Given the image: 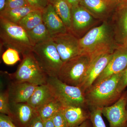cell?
I'll use <instances>...</instances> for the list:
<instances>
[{
  "instance_id": "11",
  "label": "cell",
  "mask_w": 127,
  "mask_h": 127,
  "mask_svg": "<svg viewBox=\"0 0 127 127\" xmlns=\"http://www.w3.org/2000/svg\"><path fill=\"white\" fill-rule=\"evenodd\" d=\"M127 91H124L117 101L102 108V114L107 119L109 127H127Z\"/></svg>"
},
{
  "instance_id": "29",
  "label": "cell",
  "mask_w": 127,
  "mask_h": 127,
  "mask_svg": "<svg viewBox=\"0 0 127 127\" xmlns=\"http://www.w3.org/2000/svg\"><path fill=\"white\" fill-rule=\"evenodd\" d=\"M52 119L55 127H69L61 110L57 113Z\"/></svg>"
},
{
  "instance_id": "8",
  "label": "cell",
  "mask_w": 127,
  "mask_h": 127,
  "mask_svg": "<svg viewBox=\"0 0 127 127\" xmlns=\"http://www.w3.org/2000/svg\"><path fill=\"white\" fill-rule=\"evenodd\" d=\"M71 26L70 32L78 39L101 22L80 4L71 8Z\"/></svg>"
},
{
  "instance_id": "16",
  "label": "cell",
  "mask_w": 127,
  "mask_h": 127,
  "mask_svg": "<svg viewBox=\"0 0 127 127\" xmlns=\"http://www.w3.org/2000/svg\"><path fill=\"white\" fill-rule=\"evenodd\" d=\"M42 16L43 23L52 38L68 32L51 3L42 11Z\"/></svg>"
},
{
  "instance_id": "9",
  "label": "cell",
  "mask_w": 127,
  "mask_h": 127,
  "mask_svg": "<svg viewBox=\"0 0 127 127\" xmlns=\"http://www.w3.org/2000/svg\"><path fill=\"white\" fill-rule=\"evenodd\" d=\"M107 21L113 30L117 43L123 45L127 37V0L118 4Z\"/></svg>"
},
{
  "instance_id": "33",
  "label": "cell",
  "mask_w": 127,
  "mask_h": 127,
  "mask_svg": "<svg viewBox=\"0 0 127 127\" xmlns=\"http://www.w3.org/2000/svg\"><path fill=\"white\" fill-rule=\"evenodd\" d=\"M26 127H44L43 121L38 114L32 119Z\"/></svg>"
},
{
  "instance_id": "37",
  "label": "cell",
  "mask_w": 127,
  "mask_h": 127,
  "mask_svg": "<svg viewBox=\"0 0 127 127\" xmlns=\"http://www.w3.org/2000/svg\"><path fill=\"white\" fill-rule=\"evenodd\" d=\"M6 0H0V12L4 10L5 7Z\"/></svg>"
},
{
  "instance_id": "34",
  "label": "cell",
  "mask_w": 127,
  "mask_h": 127,
  "mask_svg": "<svg viewBox=\"0 0 127 127\" xmlns=\"http://www.w3.org/2000/svg\"><path fill=\"white\" fill-rule=\"evenodd\" d=\"M72 7L79 5L81 0H66Z\"/></svg>"
},
{
  "instance_id": "13",
  "label": "cell",
  "mask_w": 127,
  "mask_h": 127,
  "mask_svg": "<svg viewBox=\"0 0 127 127\" xmlns=\"http://www.w3.org/2000/svg\"><path fill=\"white\" fill-rule=\"evenodd\" d=\"M113 53H103L91 60L84 81L80 86L85 92L104 70L112 58Z\"/></svg>"
},
{
  "instance_id": "32",
  "label": "cell",
  "mask_w": 127,
  "mask_h": 127,
  "mask_svg": "<svg viewBox=\"0 0 127 127\" xmlns=\"http://www.w3.org/2000/svg\"><path fill=\"white\" fill-rule=\"evenodd\" d=\"M127 87V67L121 73L118 84V89L120 92L123 93Z\"/></svg>"
},
{
  "instance_id": "6",
  "label": "cell",
  "mask_w": 127,
  "mask_h": 127,
  "mask_svg": "<svg viewBox=\"0 0 127 127\" xmlns=\"http://www.w3.org/2000/svg\"><path fill=\"white\" fill-rule=\"evenodd\" d=\"M91 62L89 55L82 54L64 63L57 78L64 83L80 87Z\"/></svg>"
},
{
  "instance_id": "24",
  "label": "cell",
  "mask_w": 127,
  "mask_h": 127,
  "mask_svg": "<svg viewBox=\"0 0 127 127\" xmlns=\"http://www.w3.org/2000/svg\"><path fill=\"white\" fill-rule=\"evenodd\" d=\"M42 11L35 10L31 12L20 21L18 25L27 32L32 30L37 26L43 23Z\"/></svg>"
},
{
  "instance_id": "4",
  "label": "cell",
  "mask_w": 127,
  "mask_h": 127,
  "mask_svg": "<svg viewBox=\"0 0 127 127\" xmlns=\"http://www.w3.org/2000/svg\"><path fill=\"white\" fill-rule=\"evenodd\" d=\"M32 52L48 77H57L63 62L52 38L33 46Z\"/></svg>"
},
{
  "instance_id": "41",
  "label": "cell",
  "mask_w": 127,
  "mask_h": 127,
  "mask_svg": "<svg viewBox=\"0 0 127 127\" xmlns=\"http://www.w3.org/2000/svg\"><path fill=\"white\" fill-rule=\"evenodd\" d=\"M126 109H127V104H126Z\"/></svg>"
},
{
  "instance_id": "20",
  "label": "cell",
  "mask_w": 127,
  "mask_h": 127,
  "mask_svg": "<svg viewBox=\"0 0 127 127\" xmlns=\"http://www.w3.org/2000/svg\"><path fill=\"white\" fill-rule=\"evenodd\" d=\"M54 6L57 14L59 16L68 32L71 26L72 9L66 0H56L51 3Z\"/></svg>"
},
{
  "instance_id": "30",
  "label": "cell",
  "mask_w": 127,
  "mask_h": 127,
  "mask_svg": "<svg viewBox=\"0 0 127 127\" xmlns=\"http://www.w3.org/2000/svg\"><path fill=\"white\" fill-rule=\"evenodd\" d=\"M28 6H29L26 0H6L4 10Z\"/></svg>"
},
{
  "instance_id": "26",
  "label": "cell",
  "mask_w": 127,
  "mask_h": 127,
  "mask_svg": "<svg viewBox=\"0 0 127 127\" xmlns=\"http://www.w3.org/2000/svg\"><path fill=\"white\" fill-rule=\"evenodd\" d=\"M20 53L15 49L7 48L2 55V61L7 65H13L20 60Z\"/></svg>"
},
{
  "instance_id": "21",
  "label": "cell",
  "mask_w": 127,
  "mask_h": 127,
  "mask_svg": "<svg viewBox=\"0 0 127 127\" xmlns=\"http://www.w3.org/2000/svg\"><path fill=\"white\" fill-rule=\"evenodd\" d=\"M35 10H40L34 9L30 6L5 9L0 12V17L6 19L12 23L18 25L20 21L28 14Z\"/></svg>"
},
{
  "instance_id": "1",
  "label": "cell",
  "mask_w": 127,
  "mask_h": 127,
  "mask_svg": "<svg viewBox=\"0 0 127 127\" xmlns=\"http://www.w3.org/2000/svg\"><path fill=\"white\" fill-rule=\"evenodd\" d=\"M79 43L81 55H89L91 59L103 53H112L120 45L107 21L90 30L79 39Z\"/></svg>"
},
{
  "instance_id": "23",
  "label": "cell",
  "mask_w": 127,
  "mask_h": 127,
  "mask_svg": "<svg viewBox=\"0 0 127 127\" xmlns=\"http://www.w3.org/2000/svg\"><path fill=\"white\" fill-rule=\"evenodd\" d=\"M63 106L56 98L44 104L36 111L43 122L52 118L55 114L61 111Z\"/></svg>"
},
{
  "instance_id": "17",
  "label": "cell",
  "mask_w": 127,
  "mask_h": 127,
  "mask_svg": "<svg viewBox=\"0 0 127 127\" xmlns=\"http://www.w3.org/2000/svg\"><path fill=\"white\" fill-rule=\"evenodd\" d=\"M37 86L27 82H12L7 89L10 103H27Z\"/></svg>"
},
{
  "instance_id": "15",
  "label": "cell",
  "mask_w": 127,
  "mask_h": 127,
  "mask_svg": "<svg viewBox=\"0 0 127 127\" xmlns=\"http://www.w3.org/2000/svg\"><path fill=\"white\" fill-rule=\"evenodd\" d=\"M10 109L9 117L18 127H26L38 114L36 109L27 103H10Z\"/></svg>"
},
{
  "instance_id": "12",
  "label": "cell",
  "mask_w": 127,
  "mask_h": 127,
  "mask_svg": "<svg viewBox=\"0 0 127 127\" xmlns=\"http://www.w3.org/2000/svg\"><path fill=\"white\" fill-rule=\"evenodd\" d=\"M127 67V48L120 45L114 51L107 65L93 84L99 82L112 75L120 73Z\"/></svg>"
},
{
  "instance_id": "7",
  "label": "cell",
  "mask_w": 127,
  "mask_h": 127,
  "mask_svg": "<svg viewBox=\"0 0 127 127\" xmlns=\"http://www.w3.org/2000/svg\"><path fill=\"white\" fill-rule=\"evenodd\" d=\"M17 70L9 74L13 82H27L37 86L47 84L48 78L39 66L32 52L23 55Z\"/></svg>"
},
{
  "instance_id": "38",
  "label": "cell",
  "mask_w": 127,
  "mask_h": 127,
  "mask_svg": "<svg viewBox=\"0 0 127 127\" xmlns=\"http://www.w3.org/2000/svg\"><path fill=\"white\" fill-rule=\"evenodd\" d=\"M108 0L110 1H112V2H116L117 4H118L119 2L122 1L123 0Z\"/></svg>"
},
{
  "instance_id": "18",
  "label": "cell",
  "mask_w": 127,
  "mask_h": 127,
  "mask_svg": "<svg viewBox=\"0 0 127 127\" xmlns=\"http://www.w3.org/2000/svg\"><path fill=\"white\" fill-rule=\"evenodd\" d=\"M62 113L69 127H76L90 119L91 111L88 107H63Z\"/></svg>"
},
{
  "instance_id": "22",
  "label": "cell",
  "mask_w": 127,
  "mask_h": 127,
  "mask_svg": "<svg viewBox=\"0 0 127 127\" xmlns=\"http://www.w3.org/2000/svg\"><path fill=\"white\" fill-rule=\"evenodd\" d=\"M27 33L32 47L37 44L52 39L47 28L43 23L27 32Z\"/></svg>"
},
{
  "instance_id": "39",
  "label": "cell",
  "mask_w": 127,
  "mask_h": 127,
  "mask_svg": "<svg viewBox=\"0 0 127 127\" xmlns=\"http://www.w3.org/2000/svg\"><path fill=\"white\" fill-rule=\"evenodd\" d=\"M123 46H124L125 47L127 48V37L126 39H125V41L124 42L123 44Z\"/></svg>"
},
{
  "instance_id": "35",
  "label": "cell",
  "mask_w": 127,
  "mask_h": 127,
  "mask_svg": "<svg viewBox=\"0 0 127 127\" xmlns=\"http://www.w3.org/2000/svg\"><path fill=\"white\" fill-rule=\"evenodd\" d=\"M43 124L44 127H55L52 119L44 121Z\"/></svg>"
},
{
  "instance_id": "5",
  "label": "cell",
  "mask_w": 127,
  "mask_h": 127,
  "mask_svg": "<svg viewBox=\"0 0 127 127\" xmlns=\"http://www.w3.org/2000/svg\"><path fill=\"white\" fill-rule=\"evenodd\" d=\"M47 84L54 96L63 107H88L85 92L79 87L71 86L59 80L57 77H48Z\"/></svg>"
},
{
  "instance_id": "36",
  "label": "cell",
  "mask_w": 127,
  "mask_h": 127,
  "mask_svg": "<svg viewBox=\"0 0 127 127\" xmlns=\"http://www.w3.org/2000/svg\"><path fill=\"white\" fill-rule=\"evenodd\" d=\"M76 127H92V124L90 119H89Z\"/></svg>"
},
{
  "instance_id": "31",
  "label": "cell",
  "mask_w": 127,
  "mask_h": 127,
  "mask_svg": "<svg viewBox=\"0 0 127 127\" xmlns=\"http://www.w3.org/2000/svg\"><path fill=\"white\" fill-rule=\"evenodd\" d=\"M0 127H18L13 122L9 116L0 114Z\"/></svg>"
},
{
  "instance_id": "10",
  "label": "cell",
  "mask_w": 127,
  "mask_h": 127,
  "mask_svg": "<svg viewBox=\"0 0 127 127\" xmlns=\"http://www.w3.org/2000/svg\"><path fill=\"white\" fill-rule=\"evenodd\" d=\"M64 63L81 55L79 39L69 32L52 38Z\"/></svg>"
},
{
  "instance_id": "3",
  "label": "cell",
  "mask_w": 127,
  "mask_h": 127,
  "mask_svg": "<svg viewBox=\"0 0 127 127\" xmlns=\"http://www.w3.org/2000/svg\"><path fill=\"white\" fill-rule=\"evenodd\" d=\"M0 46L18 51L22 56L32 51L27 32L20 25L0 17Z\"/></svg>"
},
{
  "instance_id": "28",
  "label": "cell",
  "mask_w": 127,
  "mask_h": 127,
  "mask_svg": "<svg viewBox=\"0 0 127 127\" xmlns=\"http://www.w3.org/2000/svg\"><path fill=\"white\" fill-rule=\"evenodd\" d=\"M28 5L34 9L42 11L50 4V0H26Z\"/></svg>"
},
{
  "instance_id": "27",
  "label": "cell",
  "mask_w": 127,
  "mask_h": 127,
  "mask_svg": "<svg viewBox=\"0 0 127 127\" xmlns=\"http://www.w3.org/2000/svg\"><path fill=\"white\" fill-rule=\"evenodd\" d=\"M0 112L8 116L10 114V101L7 89L0 93Z\"/></svg>"
},
{
  "instance_id": "14",
  "label": "cell",
  "mask_w": 127,
  "mask_h": 127,
  "mask_svg": "<svg viewBox=\"0 0 127 127\" xmlns=\"http://www.w3.org/2000/svg\"><path fill=\"white\" fill-rule=\"evenodd\" d=\"M118 4L108 0H81L79 4L102 22L108 20Z\"/></svg>"
},
{
  "instance_id": "2",
  "label": "cell",
  "mask_w": 127,
  "mask_h": 127,
  "mask_svg": "<svg viewBox=\"0 0 127 127\" xmlns=\"http://www.w3.org/2000/svg\"><path fill=\"white\" fill-rule=\"evenodd\" d=\"M121 73L94 83L85 92L86 101L90 110L109 106L117 101L122 95L119 90Z\"/></svg>"
},
{
  "instance_id": "19",
  "label": "cell",
  "mask_w": 127,
  "mask_h": 127,
  "mask_svg": "<svg viewBox=\"0 0 127 127\" xmlns=\"http://www.w3.org/2000/svg\"><path fill=\"white\" fill-rule=\"evenodd\" d=\"M55 98L48 84L39 85L27 102L36 110Z\"/></svg>"
},
{
  "instance_id": "40",
  "label": "cell",
  "mask_w": 127,
  "mask_h": 127,
  "mask_svg": "<svg viewBox=\"0 0 127 127\" xmlns=\"http://www.w3.org/2000/svg\"><path fill=\"white\" fill-rule=\"evenodd\" d=\"M56 0H50V3H52V2H53L54 1Z\"/></svg>"
},
{
  "instance_id": "25",
  "label": "cell",
  "mask_w": 127,
  "mask_h": 127,
  "mask_svg": "<svg viewBox=\"0 0 127 127\" xmlns=\"http://www.w3.org/2000/svg\"><path fill=\"white\" fill-rule=\"evenodd\" d=\"M102 108H96L90 110V120L92 127H107L102 118Z\"/></svg>"
}]
</instances>
